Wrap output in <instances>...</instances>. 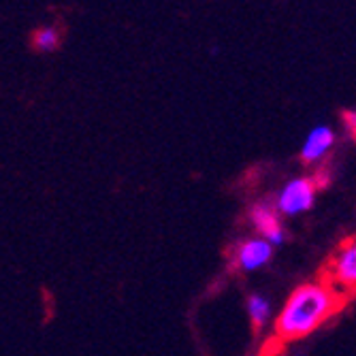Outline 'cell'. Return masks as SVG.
Masks as SVG:
<instances>
[{
  "instance_id": "6da1fadb",
  "label": "cell",
  "mask_w": 356,
  "mask_h": 356,
  "mask_svg": "<svg viewBox=\"0 0 356 356\" xmlns=\"http://www.w3.org/2000/svg\"><path fill=\"white\" fill-rule=\"evenodd\" d=\"M350 299L333 288L329 282L316 277V282L301 284L293 290L275 318V333L284 343L299 341L318 331L327 320L337 316Z\"/></svg>"
},
{
  "instance_id": "7a4b0ae2",
  "label": "cell",
  "mask_w": 356,
  "mask_h": 356,
  "mask_svg": "<svg viewBox=\"0 0 356 356\" xmlns=\"http://www.w3.org/2000/svg\"><path fill=\"white\" fill-rule=\"evenodd\" d=\"M318 277L329 282L350 301L356 297V237H346L320 267Z\"/></svg>"
},
{
  "instance_id": "3957f363",
  "label": "cell",
  "mask_w": 356,
  "mask_h": 356,
  "mask_svg": "<svg viewBox=\"0 0 356 356\" xmlns=\"http://www.w3.org/2000/svg\"><path fill=\"white\" fill-rule=\"evenodd\" d=\"M318 190L320 188L314 177H299V179L288 181L277 197V209L284 216H299L312 209Z\"/></svg>"
},
{
  "instance_id": "277c9868",
  "label": "cell",
  "mask_w": 356,
  "mask_h": 356,
  "mask_svg": "<svg viewBox=\"0 0 356 356\" xmlns=\"http://www.w3.org/2000/svg\"><path fill=\"white\" fill-rule=\"evenodd\" d=\"M273 256V245L267 239H250L237 248L235 265L241 271H256L265 267Z\"/></svg>"
},
{
  "instance_id": "5b68a950",
  "label": "cell",
  "mask_w": 356,
  "mask_h": 356,
  "mask_svg": "<svg viewBox=\"0 0 356 356\" xmlns=\"http://www.w3.org/2000/svg\"><path fill=\"white\" fill-rule=\"evenodd\" d=\"M252 224H254V229L261 233L263 239H267L273 248L282 245L286 241V231L282 229V224L277 220V213L265 205V203H258L252 207Z\"/></svg>"
},
{
  "instance_id": "8992f818",
  "label": "cell",
  "mask_w": 356,
  "mask_h": 356,
  "mask_svg": "<svg viewBox=\"0 0 356 356\" xmlns=\"http://www.w3.org/2000/svg\"><path fill=\"white\" fill-rule=\"evenodd\" d=\"M335 135L329 126H316L314 131L307 135L303 147H301V160L305 165H316L322 158L327 156V152L333 147Z\"/></svg>"
},
{
  "instance_id": "52a82bcc",
  "label": "cell",
  "mask_w": 356,
  "mask_h": 356,
  "mask_svg": "<svg viewBox=\"0 0 356 356\" xmlns=\"http://www.w3.org/2000/svg\"><path fill=\"white\" fill-rule=\"evenodd\" d=\"M248 314H250V322H252V331L261 333V329L265 327V322L269 320V314H271L269 299H265L263 295H250L248 297Z\"/></svg>"
},
{
  "instance_id": "ba28073f",
  "label": "cell",
  "mask_w": 356,
  "mask_h": 356,
  "mask_svg": "<svg viewBox=\"0 0 356 356\" xmlns=\"http://www.w3.org/2000/svg\"><path fill=\"white\" fill-rule=\"evenodd\" d=\"M32 41H35V47L41 49V51H54L58 47V43H60L58 32L54 28H41Z\"/></svg>"
},
{
  "instance_id": "9c48e42d",
  "label": "cell",
  "mask_w": 356,
  "mask_h": 356,
  "mask_svg": "<svg viewBox=\"0 0 356 356\" xmlns=\"http://www.w3.org/2000/svg\"><path fill=\"white\" fill-rule=\"evenodd\" d=\"M284 348H286V343L277 335H273L271 339H267L263 343L261 350H258V356H280L284 352Z\"/></svg>"
},
{
  "instance_id": "30bf717a",
  "label": "cell",
  "mask_w": 356,
  "mask_h": 356,
  "mask_svg": "<svg viewBox=\"0 0 356 356\" xmlns=\"http://www.w3.org/2000/svg\"><path fill=\"white\" fill-rule=\"evenodd\" d=\"M314 179H316V184H318V188L322 190V188H327L329 186V181H331V177H329V173L325 171V169H320L316 175H312Z\"/></svg>"
},
{
  "instance_id": "8fae6325",
  "label": "cell",
  "mask_w": 356,
  "mask_h": 356,
  "mask_svg": "<svg viewBox=\"0 0 356 356\" xmlns=\"http://www.w3.org/2000/svg\"><path fill=\"white\" fill-rule=\"evenodd\" d=\"M343 124L350 128L352 133L356 131V109H352V111H346V113H343Z\"/></svg>"
},
{
  "instance_id": "7c38bea8",
  "label": "cell",
  "mask_w": 356,
  "mask_h": 356,
  "mask_svg": "<svg viewBox=\"0 0 356 356\" xmlns=\"http://www.w3.org/2000/svg\"><path fill=\"white\" fill-rule=\"evenodd\" d=\"M352 135H354V141H356V131H354V133H352Z\"/></svg>"
}]
</instances>
